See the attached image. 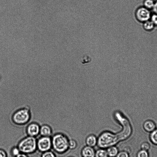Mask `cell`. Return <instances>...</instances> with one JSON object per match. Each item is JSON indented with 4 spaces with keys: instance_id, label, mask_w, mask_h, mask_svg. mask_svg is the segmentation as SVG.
Returning <instances> with one entry per match:
<instances>
[{
    "instance_id": "1",
    "label": "cell",
    "mask_w": 157,
    "mask_h": 157,
    "mask_svg": "<svg viewBox=\"0 0 157 157\" xmlns=\"http://www.w3.org/2000/svg\"><path fill=\"white\" fill-rule=\"evenodd\" d=\"M52 150L56 154H65L69 149V139L64 133L57 132L53 134L51 137Z\"/></svg>"
},
{
    "instance_id": "2",
    "label": "cell",
    "mask_w": 157,
    "mask_h": 157,
    "mask_svg": "<svg viewBox=\"0 0 157 157\" xmlns=\"http://www.w3.org/2000/svg\"><path fill=\"white\" fill-rule=\"evenodd\" d=\"M36 141V138L26 135L20 139L16 145L21 153L29 155L37 151Z\"/></svg>"
},
{
    "instance_id": "3",
    "label": "cell",
    "mask_w": 157,
    "mask_h": 157,
    "mask_svg": "<svg viewBox=\"0 0 157 157\" xmlns=\"http://www.w3.org/2000/svg\"><path fill=\"white\" fill-rule=\"evenodd\" d=\"M31 110L29 107L25 106L15 111L12 115L11 120L16 125L22 126L30 121L31 118Z\"/></svg>"
},
{
    "instance_id": "4",
    "label": "cell",
    "mask_w": 157,
    "mask_h": 157,
    "mask_svg": "<svg viewBox=\"0 0 157 157\" xmlns=\"http://www.w3.org/2000/svg\"><path fill=\"white\" fill-rule=\"evenodd\" d=\"M37 151L40 153L52 150L51 137L40 136L37 138Z\"/></svg>"
},
{
    "instance_id": "5",
    "label": "cell",
    "mask_w": 157,
    "mask_h": 157,
    "mask_svg": "<svg viewBox=\"0 0 157 157\" xmlns=\"http://www.w3.org/2000/svg\"><path fill=\"white\" fill-rule=\"evenodd\" d=\"M135 15L138 21L143 23L150 19L151 14L149 9L143 6L139 7L136 9Z\"/></svg>"
},
{
    "instance_id": "6",
    "label": "cell",
    "mask_w": 157,
    "mask_h": 157,
    "mask_svg": "<svg viewBox=\"0 0 157 157\" xmlns=\"http://www.w3.org/2000/svg\"><path fill=\"white\" fill-rule=\"evenodd\" d=\"M40 126L39 124L35 122L28 124L25 128L26 135L37 138L40 136Z\"/></svg>"
},
{
    "instance_id": "7",
    "label": "cell",
    "mask_w": 157,
    "mask_h": 157,
    "mask_svg": "<svg viewBox=\"0 0 157 157\" xmlns=\"http://www.w3.org/2000/svg\"><path fill=\"white\" fill-rule=\"evenodd\" d=\"M53 131L52 127L47 124H44L40 126V136L52 137L53 134Z\"/></svg>"
},
{
    "instance_id": "8",
    "label": "cell",
    "mask_w": 157,
    "mask_h": 157,
    "mask_svg": "<svg viewBox=\"0 0 157 157\" xmlns=\"http://www.w3.org/2000/svg\"><path fill=\"white\" fill-rule=\"evenodd\" d=\"M95 152L93 147L86 145L82 149L81 155L82 157H95Z\"/></svg>"
},
{
    "instance_id": "9",
    "label": "cell",
    "mask_w": 157,
    "mask_h": 157,
    "mask_svg": "<svg viewBox=\"0 0 157 157\" xmlns=\"http://www.w3.org/2000/svg\"><path fill=\"white\" fill-rule=\"evenodd\" d=\"M85 142L86 145L94 147L97 145L98 138L93 134H90L86 137Z\"/></svg>"
},
{
    "instance_id": "10",
    "label": "cell",
    "mask_w": 157,
    "mask_h": 157,
    "mask_svg": "<svg viewBox=\"0 0 157 157\" xmlns=\"http://www.w3.org/2000/svg\"><path fill=\"white\" fill-rule=\"evenodd\" d=\"M144 129L148 132H151L155 128V124L151 120H147L144 122L143 125Z\"/></svg>"
},
{
    "instance_id": "11",
    "label": "cell",
    "mask_w": 157,
    "mask_h": 157,
    "mask_svg": "<svg viewBox=\"0 0 157 157\" xmlns=\"http://www.w3.org/2000/svg\"><path fill=\"white\" fill-rule=\"evenodd\" d=\"M106 150L109 157H116L119 152L118 148L115 145L107 147Z\"/></svg>"
},
{
    "instance_id": "12",
    "label": "cell",
    "mask_w": 157,
    "mask_h": 157,
    "mask_svg": "<svg viewBox=\"0 0 157 157\" xmlns=\"http://www.w3.org/2000/svg\"><path fill=\"white\" fill-rule=\"evenodd\" d=\"M95 157H109L105 149L100 148L95 151Z\"/></svg>"
},
{
    "instance_id": "13",
    "label": "cell",
    "mask_w": 157,
    "mask_h": 157,
    "mask_svg": "<svg viewBox=\"0 0 157 157\" xmlns=\"http://www.w3.org/2000/svg\"><path fill=\"white\" fill-rule=\"evenodd\" d=\"M143 23V27L144 30L147 31L153 30L155 26L150 20L147 21Z\"/></svg>"
},
{
    "instance_id": "14",
    "label": "cell",
    "mask_w": 157,
    "mask_h": 157,
    "mask_svg": "<svg viewBox=\"0 0 157 157\" xmlns=\"http://www.w3.org/2000/svg\"><path fill=\"white\" fill-rule=\"evenodd\" d=\"M155 1L154 0H144L143 2V6L149 10L152 9Z\"/></svg>"
},
{
    "instance_id": "15",
    "label": "cell",
    "mask_w": 157,
    "mask_h": 157,
    "mask_svg": "<svg viewBox=\"0 0 157 157\" xmlns=\"http://www.w3.org/2000/svg\"><path fill=\"white\" fill-rule=\"evenodd\" d=\"M21 152L17 145L13 146L10 150V154L12 157H16Z\"/></svg>"
},
{
    "instance_id": "16",
    "label": "cell",
    "mask_w": 157,
    "mask_h": 157,
    "mask_svg": "<svg viewBox=\"0 0 157 157\" xmlns=\"http://www.w3.org/2000/svg\"><path fill=\"white\" fill-rule=\"evenodd\" d=\"M40 157H57L56 153L52 150L41 153Z\"/></svg>"
},
{
    "instance_id": "17",
    "label": "cell",
    "mask_w": 157,
    "mask_h": 157,
    "mask_svg": "<svg viewBox=\"0 0 157 157\" xmlns=\"http://www.w3.org/2000/svg\"><path fill=\"white\" fill-rule=\"evenodd\" d=\"M150 138L153 143L157 145V129H155L151 132L150 135Z\"/></svg>"
},
{
    "instance_id": "18",
    "label": "cell",
    "mask_w": 157,
    "mask_h": 157,
    "mask_svg": "<svg viewBox=\"0 0 157 157\" xmlns=\"http://www.w3.org/2000/svg\"><path fill=\"white\" fill-rule=\"evenodd\" d=\"M77 141L74 139L69 140V149L74 150L76 148L77 146Z\"/></svg>"
},
{
    "instance_id": "19",
    "label": "cell",
    "mask_w": 157,
    "mask_h": 157,
    "mask_svg": "<svg viewBox=\"0 0 157 157\" xmlns=\"http://www.w3.org/2000/svg\"><path fill=\"white\" fill-rule=\"evenodd\" d=\"M137 157H148V154L147 151L142 149L138 152Z\"/></svg>"
},
{
    "instance_id": "20",
    "label": "cell",
    "mask_w": 157,
    "mask_h": 157,
    "mask_svg": "<svg viewBox=\"0 0 157 157\" xmlns=\"http://www.w3.org/2000/svg\"><path fill=\"white\" fill-rule=\"evenodd\" d=\"M150 19L155 26H157V13H154L151 14Z\"/></svg>"
},
{
    "instance_id": "21",
    "label": "cell",
    "mask_w": 157,
    "mask_h": 157,
    "mask_svg": "<svg viewBox=\"0 0 157 157\" xmlns=\"http://www.w3.org/2000/svg\"><path fill=\"white\" fill-rule=\"evenodd\" d=\"M116 157H129L127 151H122L119 152Z\"/></svg>"
},
{
    "instance_id": "22",
    "label": "cell",
    "mask_w": 157,
    "mask_h": 157,
    "mask_svg": "<svg viewBox=\"0 0 157 157\" xmlns=\"http://www.w3.org/2000/svg\"><path fill=\"white\" fill-rule=\"evenodd\" d=\"M141 147L142 150L147 151L149 149L150 145L148 143L144 142L141 144Z\"/></svg>"
},
{
    "instance_id": "23",
    "label": "cell",
    "mask_w": 157,
    "mask_h": 157,
    "mask_svg": "<svg viewBox=\"0 0 157 157\" xmlns=\"http://www.w3.org/2000/svg\"><path fill=\"white\" fill-rule=\"evenodd\" d=\"M0 157H8L7 152L3 149H0Z\"/></svg>"
},
{
    "instance_id": "24",
    "label": "cell",
    "mask_w": 157,
    "mask_h": 157,
    "mask_svg": "<svg viewBox=\"0 0 157 157\" xmlns=\"http://www.w3.org/2000/svg\"><path fill=\"white\" fill-rule=\"evenodd\" d=\"M152 10L154 13H157V0L155 1L154 6Z\"/></svg>"
},
{
    "instance_id": "25",
    "label": "cell",
    "mask_w": 157,
    "mask_h": 157,
    "mask_svg": "<svg viewBox=\"0 0 157 157\" xmlns=\"http://www.w3.org/2000/svg\"><path fill=\"white\" fill-rule=\"evenodd\" d=\"M16 157H29L28 155L23 153H20Z\"/></svg>"
},
{
    "instance_id": "26",
    "label": "cell",
    "mask_w": 157,
    "mask_h": 157,
    "mask_svg": "<svg viewBox=\"0 0 157 157\" xmlns=\"http://www.w3.org/2000/svg\"><path fill=\"white\" fill-rule=\"evenodd\" d=\"M67 157H74L72 156H68Z\"/></svg>"
}]
</instances>
